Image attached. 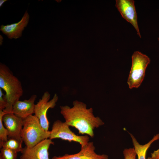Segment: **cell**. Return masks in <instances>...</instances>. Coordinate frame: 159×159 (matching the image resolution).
Here are the masks:
<instances>
[{
  "instance_id": "6da1fadb",
  "label": "cell",
  "mask_w": 159,
  "mask_h": 159,
  "mask_svg": "<svg viewBox=\"0 0 159 159\" xmlns=\"http://www.w3.org/2000/svg\"><path fill=\"white\" fill-rule=\"evenodd\" d=\"M73 104L72 107L67 105L60 107V113L65 122L77 129L79 133L93 137L94 130L104 125V122L99 117H95L92 108L87 109L84 103L75 100Z\"/></svg>"
},
{
  "instance_id": "7a4b0ae2",
  "label": "cell",
  "mask_w": 159,
  "mask_h": 159,
  "mask_svg": "<svg viewBox=\"0 0 159 159\" xmlns=\"http://www.w3.org/2000/svg\"><path fill=\"white\" fill-rule=\"evenodd\" d=\"M0 88L5 92L7 105L3 110L12 112L13 106L22 96L23 90L21 82L4 64H0Z\"/></svg>"
},
{
  "instance_id": "3957f363",
  "label": "cell",
  "mask_w": 159,
  "mask_h": 159,
  "mask_svg": "<svg viewBox=\"0 0 159 159\" xmlns=\"http://www.w3.org/2000/svg\"><path fill=\"white\" fill-rule=\"evenodd\" d=\"M50 135V131L44 129L34 115L23 120L21 137L27 147H34L41 141L49 138Z\"/></svg>"
},
{
  "instance_id": "277c9868",
  "label": "cell",
  "mask_w": 159,
  "mask_h": 159,
  "mask_svg": "<svg viewBox=\"0 0 159 159\" xmlns=\"http://www.w3.org/2000/svg\"><path fill=\"white\" fill-rule=\"evenodd\" d=\"M132 64L127 81L129 88H138L143 81L146 68L150 59L139 51L135 52L132 56Z\"/></svg>"
},
{
  "instance_id": "5b68a950",
  "label": "cell",
  "mask_w": 159,
  "mask_h": 159,
  "mask_svg": "<svg viewBox=\"0 0 159 159\" xmlns=\"http://www.w3.org/2000/svg\"><path fill=\"white\" fill-rule=\"evenodd\" d=\"M49 138L51 140L60 138L69 142H75L79 143L82 148L89 142V137L88 135L78 136L72 131L69 126L65 122L57 120L54 121L50 131Z\"/></svg>"
},
{
  "instance_id": "8992f818",
  "label": "cell",
  "mask_w": 159,
  "mask_h": 159,
  "mask_svg": "<svg viewBox=\"0 0 159 159\" xmlns=\"http://www.w3.org/2000/svg\"><path fill=\"white\" fill-rule=\"evenodd\" d=\"M50 95L48 91L45 92L37 104H35L34 115L38 118L42 127L46 131H49V122L47 113L49 108H53L56 105L58 97L55 94L52 98L49 100Z\"/></svg>"
},
{
  "instance_id": "52a82bcc",
  "label": "cell",
  "mask_w": 159,
  "mask_h": 159,
  "mask_svg": "<svg viewBox=\"0 0 159 159\" xmlns=\"http://www.w3.org/2000/svg\"><path fill=\"white\" fill-rule=\"evenodd\" d=\"M54 143L50 138L45 139L34 146L29 148L25 146L20 152L19 159H50L49 149Z\"/></svg>"
},
{
  "instance_id": "ba28073f",
  "label": "cell",
  "mask_w": 159,
  "mask_h": 159,
  "mask_svg": "<svg viewBox=\"0 0 159 159\" xmlns=\"http://www.w3.org/2000/svg\"><path fill=\"white\" fill-rule=\"evenodd\" d=\"M133 0H116L115 6L122 17L132 25L141 38L137 21V16Z\"/></svg>"
},
{
  "instance_id": "9c48e42d",
  "label": "cell",
  "mask_w": 159,
  "mask_h": 159,
  "mask_svg": "<svg viewBox=\"0 0 159 159\" xmlns=\"http://www.w3.org/2000/svg\"><path fill=\"white\" fill-rule=\"evenodd\" d=\"M2 121L7 131L8 139L14 138L22 141L21 133L23 126V119L11 112L5 114L3 117Z\"/></svg>"
},
{
  "instance_id": "30bf717a",
  "label": "cell",
  "mask_w": 159,
  "mask_h": 159,
  "mask_svg": "<svg viewBox=\"0 0 159 159\" xmlns=\"http://www.w3.org/2000/svg\"><path fill=\"white\" fill-rule=\"evenodd\" d=\"M95 149L93 143L89 142L86 146L81 148L80 151L77 153L54 156L51 159H109L106 155L97 154L95 152Z\"/></svg>"
},
{
  "instance_id": "8fae6325",
  "label": "cell",
  "mask_w": 159,
  "mask_h": 159,
  "mask_svg": "<svg viewBox=\"0 0 159 159\" xmlns=\"http://www.w3.org/2000/svg\"><path fill=\"white\" fill-rule=\"evenodd\" d=\"M29 19V15L26 10L21 19L17 23L0 26V30L10 39H16L21 37L25 28L27 26Z\"/></svg>"
},
{
  "instance_id": "7c38bea8",
  "label": "cell",
  "mask_w": 159,
  "mask_h": 159,
  "mask_svg": "<svg viewBox=\"0 0 159 159\" xmlns=\"http://www.w3.org/2000/svg\"><path fill=\"white\" fill-rule=\"evenodd\" d=\"M37 98V95L34 94L28 100L17 101L13 106L12 112L23 120L33 115L34 113V102Z\"/></svg>"
},
{
  "instance_id": "4fadbf2b",
  "label": "cell",
  "mask_w": 159,
  "mask_h": 159,
  "mask_svg": "<svg viewBox=\"0 0 159 159\" xmlns=\"http://www.w3.org/2000/svg\"><path fill=\"white\" fill-rule=\"evenodd\" d=\"M129 134L132 140L134 148L138 156V159H146V156L147 150L153 143L159 139V134L154 135L148 143L144 145L140 144L132 134Z\"/></svg>"
},
{
  "instance_id": "5bb4252c",
  "label": "cell",
  "mask_w": 159,
  "mask_h": 159,
  "mask_svg": "<svg viewBox=\"0 0 159 159\" xmlns=\"http://www.w3.org/2000/svg\"><path fill=\"white\" fill-rule=\"evenodd\" d=\"M23 141L15 139L9 138L6 141L0 144V148H6L14 150L16 152H20L22 148V144Z\"/></svg>"
},
{
  "instance_id": "9a60e30c",
  "label": "cell",
  "mask_w": 159,
  "mask_h": 159,
  "mask_svg": "<svg viewBox=\"0 0 159 159\" xmlns=\"http://www.w3.org/2000/svg\"><path fill=\"white\" fill-rule=\"evenodd\" d=\"M6 113L4 111L0 110V144L8 139V132L2 121L3 117Z\"/></svg>"
},
{
  "instance_id": "2e32d148",
  "label": "cell",
  "mask_w": 159,
  "mask_h": 159,
  "mask_svg": "<svg viewBox=\"0 0 159 159\" xmlns=\"http://www.w3.org/2000/svg\"><path fill=\"white\" fill-rule=\"evenodd\" d=\"M17 152L6 148H1L0 159H16Z\"/></svg>"
},
{
  "instance_id": "e0dca14e",
  "label": "cell",
  "mask_w": 159,
  "mask_h": 159,
  "mask_svg": "<svg viewBox=\"0 0 159 159\" xmlns=\"http://www.w3.org/2000/svg\"><path fill=\"white\" fill-rule=\"evenodd\" d=\"M123 154L125 159H135L137 155L134 148L125 149Z\"/></svg>"
},
{
  "instance_id": "ac0fdd59",
  "label": "cell",
  "mask_w": 159,
  "mask_h": 159,
  "mask_svg": "<svg viewBox=\"0 0 159 159\" xmlns=\"http://www.w3.org/2000/svg\"><path fill=\"white\" fill-rule=\"evenodd\" d=\"M7 105L5 94H3L2 89L0 88V110H3L6 108Z\"/></svg>"
},
{
  "instance_id": "d6986e66",
  "label": "cell",
  "mask_w": 159,
  "mask_h": 159,
  "mask_svg": "<svg viewBox=\"0 0 159 159\" xmlns=\"http://www.w3.org/2000/svg\"><path fill=\"white\" fill-rule=\"evenodd\" d=\"M151 158L153 159H159V149L151 153Z\"/></svg>"
},
{
  "instance_id": "ffe728a7",
  "label": "cell",
  "mask_w": 159,
  "mask_h": 159,
  "mask_svg": "<svg viewBox=\"0 0 159 159\" xmlns=\"http://www.w3.org/2000/svg\"><path fill=\"white\" fill-rule=\"evenodd\" d=\"M7 0H0V7L2 6L4 3L7 1Z\"/></svg>"
},
{
  "instance_id": "44dd1931",
  "label": "cell",
  "mask_w": 159,
  "mask_h": 159,
  "mask_svg": "<svg viewBox=\"0 0 159 159\" xmlns=\"http://www.w3.org/2000/svg\"><path fill=\"white\" fill-rule=\"evenodd\" d=\"M0 45H1L2 44V42H3V38L2 36V35H0Z\"/></svg>"
},
{
  "instance_id": "7402d4cb",
  "label": "cell",
  "mask_w": 159,
  "mask_h": 159,
  "mask_svg": "<svg viewBox=\"0 0 159 159\" xmlns=\"http://www.w3.org/2000/svg\"><path fill=\"white\" fill-rule=\"evenodd\" d=\"M147 159H153L151 157H148Z\"/></svg>"
},
{
  "instance_id": "603a6c76",
  "label": "cell",
  "mask_w": 159,
  "mask_h": 159,
  "mask_svg": "<svg viewBox=\"0 0 159 159\" xmlns=\"http://www.w3.org/2000/svg\"><path fill=\"white\" fill-rule=\"evenodd\" d=\"M158 40L159 41V37L158 39Z\"/></svg>"
}]
</instances>
